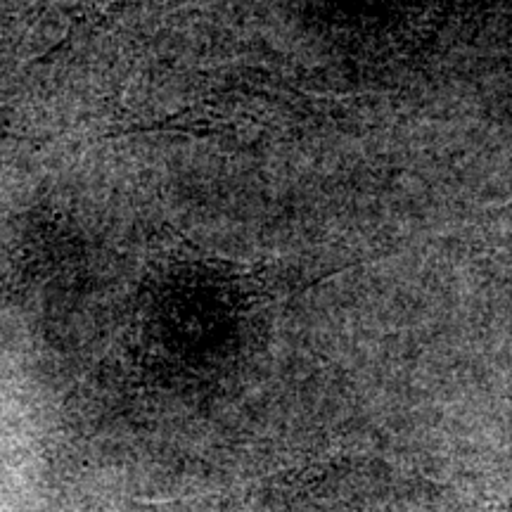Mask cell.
<instances>
[{"label":"cell","mask_w":512,"mask_h":512,"mask_svg":"<svg viewBox=\"0 0 512 512\" xmlns=\"http://www.w3.org/2000/svg\"><path fill=\"white\" fill-rule=\"evenodd\" d=\"M131 0H79L72 10V27L67 29V43L79 29H91L119 12Z\"/></svg>","instance_id":"obj_1"}]
</instances>
